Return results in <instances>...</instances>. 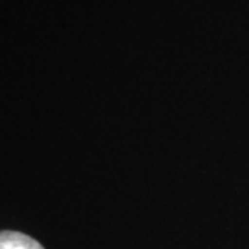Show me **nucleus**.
<instances>
[{
	"label": "nucleus",
	"instance_id": "nucleus-1",
	"mask_svg": "<svg viewBox=\"0 0 249 249\" xmlns=\"http://www.w3.org/2000/svg\"><path fill=\"white\" fill-rule=\"evenodd\" d=\"M0 249H44L40 243L24 233L0 231Z\"/></svg>",
	"mask_w": 249,
	"mask_h": 249
}]
</instances>
